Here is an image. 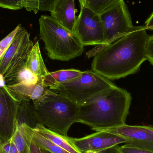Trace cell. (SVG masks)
Wrapping results in <instances>:
<instances>
[{
  "instance_id": "1",
  "label": "cell",
  "mask_w": 153,
  "mask_h": 153,
  "mask_svg": "<svg viewBox=\"0 0 153 153\" xmlns=\"http://www.w3.org/2000/svg\"><path fill=\"white\" fill-rule=\"evenodd\" d=\"M145 26H135L125 36L106 46L93 56L91 71L109 80L136 73L147 60L149 36Z\"/></svg>"
},
{
  "instance_id": "2",
  "label": "cell",
  "mask_w": 153,
  "mask_h": 153,
  "mask_svg": "<svg viewBox=\"0 0 153 153\" xmlns=\"http://www.w3.org/2000/svg\"><path fill=\"white\" fill-rule=\"evenodd\" d=\"M132 99L126 90L115 85L79 105L78 123L94 131L126 124Z\"/></svg>"
},
{
  "instance_id": "3",
  "label": "cell",
  "mask_w": 153,
  "mask_h": 153,
  "mask_svg": "<svg viewBox=\"0 0 153 153\" xmlns=\"http://www.w3.org/2000/svg\"><path fill=\"white\" fill-rule=\"evenodd\" d=\"M32 102L39 124L53 132L67 136L71 126L78 123L79 105L49 88L41 97Z\"/></svg>"
},
{
  "instance_id": "4",
  "label": "cell",
  "mask_w": 153,
  "mask_h": 153,
  "mask_svg": "<svg viewBox=\"0 0 153 153\" xmlns=\"http://www.w3.org/2000/svg\"><path fill=\"white\" fill-rule=\"evenodd\" d=\"M39 21V37L50 59L69 61L82 54L84 46L74 32L51 16L42 15Z\"/></svg>"
},
{
  "instance_id": "5",
  "label": "cell",
  "mask_w": 153,
  "mask_h": 153,
  "mask_svg": "<svg viewBox=\"0 0 153 153\" xmlns=\"http://www.w3.org/2000/svg\"><path fill=\"white\" fill-rule=\"evenodd\" d=\"M116 85L92 71L82 72L72 80L49 89L66 96L78 105Z\"/></svg>"
},
{
  "instance_id": "6",
  "label": "cell",
  "mask_w": 153,
  "mask_h": 153,
  "mask_svg": "<svg viewBox=\"0 0 153 153\" xmlns=\"http://www.w3.org/2000/svg\"><path fill=\"white\" fill-rule=\"evenodd\" d=\"M104 33V41L86 53L88 58L93 57L109 44L131 32L135 26L124 0L115 3L100 13Z\"/></svg>"
},
{
  "instance_id": "7",
  "label": "cell",
  "mask_w": 153,
  "mask_h": 153,
  "mask_svg": "<svg viewBox=\"0 0 153 153\" xmlns=\"http://www.w3.org/2000/svg\"><path fill=\"white\" fill-rule=\"evenodd\" d=\"M29 33L21 27L12 42L0 58V79L8 85L26 67L29 54L34 46Z\"/></svg>"
},
{
  "instance_id": "8",
  "label": "cell",
  "mask_w": 153,
  "mask_h": 153,
  "mask_svg": "<svg viewBox=\"0 0 153 153\" xmlns=\"http://www.w3.org/2000/svg\"><path fill=\"white\" fill-rule=\"evenodd\" d=\"M80 7L74 32L84 46L102 45L104 33L100 14L88 7Z\"/></svg>"
},
{
  "instance_id": "9",
  "label": "cell",
  "mask_w": 153,
  "mask_h": 153,
  "mask_svg": "<svg viewBox=\"0 0 153 153\" xmlns=\"http://www.w3.org/2000/svg\"><path fill=\"white\" fill-rule=\"evenodd\" d=\"M20 102L0 85V141L5 142L13 136L17 126V117Z\"/></svg>"
},
{
  "instance_id": "10",
  "label": "cell",
  "mask_w": 153,
  "mask_h": 153,
  "mask_svg": "<svg viewBox=\"0 0 153 153\" xmlns=\"http://www.w3.org/2000/svg\"><path fill=\"white\" fill-rule=\"evenodd\" d=\"M123 137L128 143L142 149L153 152V126L124 125L97 129Z\"/></svg>"
},
{
  "instance_id": "11",
  "label": "cell",
  "mask_w": 153,
  "mask_h": 153,
  "mask_svg": "<svg viewBox=\"0 0 153 153\" xmlns=\"http://www.w3.org/2000/svg\"><path fill=\"white\" fill-rule=\"evenodd\" d=\"M96 132L81 138H72L73 142L82 153L88 151L101 152L120 144L128 143L120 137L103 131Z\"/></svg>"
},
{
  "instance_id": "12",
  "label": "cell",
  "mask_w": 153,
  "mask_h": 153,
  "mask_svg": "<svg viewBox=\"0 0 153 153\" xmlns=\"http://www.w3.org/2000/svg\"><path fill=\"white\" fill-rule=\"evenodd\" d=\"M76 10L74 0H56L50 13L54 19L74 32L76 20Z\"/></svg>"
},
{
  "instance_id": "13",
  "label": "cell",
  "mask_w": 153,
  "mask_h": 153,
  "mask_svg": "<svg viewBox=\"0 0 153 153\" xmlns=\"http://www.w3.org/2000/svg\"><path fill=\"white\" fill-rule=\"evenodd\" d=\"M4 86L11 96L19 102L35 101L48 89L43 84L42 81L33 84H18Z\"/></svg>"
},
{
  "instance_id": "14",
  "label": "cell",
  "mask_w": 153,
  "mask_h": 153,
  "mask_svg": "<svg viewBox=\"0 0 153 153\" xmlns=\"http://www.w3.org/2000/svg\"><path fill=\"white\" fill-rule=\"evenodd\" d=\"M33 128L42 136L69 152L82 153L74 143L72 137L53 132L41 124H37Z\"/></svg>"
},
{
  "instance_id": "15",
  "label": "cell",
  "mask_w": 153,
  "mask_h": 153,
  "mask_svg": "<svg viewBox=\"0 0 153 153\" xmlns=\"http://www.w3.org/2000/svg\"><path fill=\"white\" fill-rule=\"evenodd\" d=\"M26 67L40 80L49 73L43 61L38 41L34 45L29 54Z\"/></svg>"
},
{
  "instance_id": "16",
  "label": "cell",
  "mask_w": 153,
  "mask_h": 153,
  "mask_svg": "<svg viewBox=\"0 0 153 153\" xmlns=\"http://www.w3.org/2000/svg\"><path fill=\"white\" fill-rule=\"evenodd\" d=\"M12 139L19 153H30L32 139L31 127L25 123H17Z\"/></svg>"
},
{
  "instance_id": "17",
  "label": "cell",
  "mask_w": 153,
  "mask_h": 153,
  "mask_svg": "<svg viewBox=\"0 0 153 153\" xmlns=\"http://www.w3.org/2000/svg\"><path fill=\"white\" fill-rule=\"evenodd\" d=\"M82 72L76 69L62 70L49 72L42 79V83L46 87L50 88L68 82L81 75Z\"/></svg>"
},
{
  "instance_id": "18",
  "label": "cell",
  "mask_w": 153,
  "mask_h": 153,
  "mask_svg": "<svg viewBox=\"0 0 153 153\" xmlns=\"http://www.w3.org/2000/svg\"><path fill=\"white\" fill-rule=\"evenodd\" d=\"M17 123H25L32 128L39 124L36 117L34 104L30 101L20 102L17 117Z\"/></svg>"
},
{
  "instance_id": "19",
  "label": "cell",
  "mask_w": 153,
  "mask_h": 153,
  "mask_svg": "<svg viewBox=\"0 0 153 153\" xmlns=\"http://www.w3.org/2000/svg\"><path fill=\"white\" fill-rule=\"evenodd\" d=\"M32 139L42 150L49 151L52 153H70L39 134L31 128Z\"/></svg>"
},
{
  "instance_id": "20",
  "label": "cell",
  "mask_w": 153,
  "mask_h": 153,
  "mask_svg": "<svg viewBox=\"0 0 153 153\" xmlns=\"http://www.w3.org/2000/svg\"><path fill=\"white\" fill-rule=\"evenodd\" d=\"M121 0H79L80 6L88 7L100 14Z\"/></svg>"
},
{
  "instance_id": "21",
  "label": "cell",
  "mask_w": 153,
  "mask_h": 153,
  "mask_svg": "<svg viewBox=\"0 0 153 153\" xmlns=\"http://www.w3.org/2000/svg\"><path fill=\"white\" fill-rule=\"evenodd\" d=\"M40 81H42V80L39 79L26 67L19 73L18 76L7 85L18 84H33L36 83Z\"/></svg>"
},
{
  "instance_id": "22",
  "label": "cell",
  "mask_w": 153,
  "mask_h": 153,
  "mask_svg": "<svg viewBox=\"0 0 153 153\" xmlns=\"http://www.w3.org/2000/svg\"><path fill=\"white\" fill-rule=\"evenodd\" d=\"M21 26V24H19L12 31L9 33L3 39L0 41V58L5 53L10 46L16 33Z\"/></svg>"
},
{
  "instance_id": "23",
  "label": "cell",
  "mask_w": 153,
  "mask_h": 153,
  "mask_svg": "<svg viewBox=\"0 0 153 153\" xmlns=\"http://www.w3.org/2000/svg\"><path fill=\"white\" fill-rule=\"evenodd\" d=\"M0 7L17 10L23 8L22 0H0Z\"/></svg>"
},
{
  "instance_id": "24",
  "label": "cell",
  "mask_w": 153,
  "mask_h": 153,
  "mask_svg": "<svg viewBox=\"0 0 153 153\" xmlns=\"http://www.w3.org/2000/svg\"><path fill=\"white\" fill-rule=\"evenodd\" d=\"M118 149L121 153H153V152L138 148L129 143L119 146Z\"/></svg>"
},
{
  "instance_id": "25",
  "label": "cell",
  "mask_w": 153,
  "mask_h": 153,
  "mask_svg": "<svg viewBox=\"0 0 153 153\" xmlns=\"http://www.w3.org/2000/svg\"><path fill=\"white\" fill-rule=\"evenodd\" d=\"M22 6L27 11L36 14L39 11V0H22Z\"/></svg>"
},
{
  "instance_id": "26",
  "label": "cell",
  "mask_w": 153,
  "mask_h": 153,
  "mask_svg": "<svg viewBox=\"0 0 153 153\" xmlns=\"http://www.w3.org/2000/svg\"><path fill=\"white\" fill-rule=\"evenodd\" d=\"M56 0H39V11H51Z\"/></svg>"
},
{
  "instance_id": "27",
  "label": "cell",
  "mask_w": 153,
  "mask_h": 153,
  "mask_svg": "<svg viewBox=\"0 0 153 153\" xmlns=\"http://www.w3.org/2000/svg\"><path fill=\"white\" fill-rule=\"evenodd\" d=\"M147 60L153 65V35L149 36L146 48Z\"/></svg>"
},
{
  "instance_id": "28",
  "label": "cell",
  "mask_w": 153,
  "mask_h": 153,
  "mask_svg": "<svg viewBox=\"0 0 153 153\" xmlns=\"http://www.w3.org/2000/svg\"><path fill=\"white\" fill-rule=\"evenodd\" d=\"M30 153H43L41 148L31 139Z\"/></svg>"
},
{
  "instance_id": "29",
  "label": "cell",
  "mask_w": 153,
  "mask_h": 153,
  "mask_svg": "<svg viewBox=\"0 0 153 153\" xmlns=\"http://www.w3.org/2000/svg\"><path fill=\"white\" fill-rule=\"evenodd\" d=\"M144 26L147 30H153V12L146 21Z\"/></svg>"
},
{
  "instance_id": "30",
  "label": "cell",
  "mask_w": 153,
  "mask_h": 153,
  "mask_svg": "<svg viewBox=\"0 0 153 153\" xmlns=\"http://www.w3.org/2000/svg\"><path fill=\"white\" fill-rule=\"evenodd\" d=\"M119 145L116 146L107 150L102 151V153H121L120 152L118 149Z\"/></svg>"
},
{
  "instance_id": "31",
  "label": "cell",
  "mask_w": 153,
  "mask_h": 153,
  "mask_svg": "<svg viewBox=\"0 0 153 153\" xmlns=\"http://www.w3.org/2000/svg\"><path fill=\"white\" fill-rule=\"evenodd\" d=\"M0 153H10L9 151L5 150L3 147H0Z\"/></svg>"
},
{
  "instance_id": "32",
  "label": "cell",
  "mask_w": 153,
  "mask_h": 153,
  "mask_svg": "<svg viewBox=\"0 0 153 153\" xmlns=\"http://www.w3.org/2000/svg\"><path fill=\"white\" fill-rule=\"evenodd\" d=\"M85 153H102L101 152H94V151H88Z\"/></svg>"
},
{
  "instance_id": "33",
  "label": "cell",
  "mask_w": 153,
  "mask_h": 153,
  "mask_svg": "<svg viewBox=\"0 0 153 153\" xmlns=\"http://www.w3.org/2000/svg\"><path fill=\"white\" fill-rule=\"evenodd\" d=\"M41 150H42V152L43 153H52L50 152L49 151H46V150H42V149H41Z\"/></svg>"
}]
</instances>
